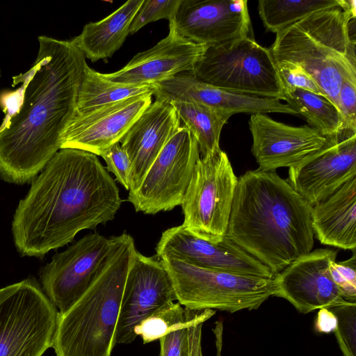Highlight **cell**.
Here are the masks:
<instances>
[{"instance_id":"1","label":"cell","mask_w":356,"mask_h":356,"mask_svg":"<svg viewBox=\"0 0 356 356\" xmlns=\"http://www.w3.org/2000/svg\"><path fill=\"white\" fill-rule=\"evenodd\" d=\"M38 40L34 65L13 77V86L22 83L17 106L6 110L0 127V179L17 184L32 181L60 149L88 65L72 40Z\"/></svg>"},{"instance_id":"2","label":"cell","mask_w":356,"mask_h":356,"mask_svg":"<svg viewBox=\"0 0 356 356\" xmlns=\"http://www.w3.org/2000/svg\"><path fill=\"white\" fill-rule=\"evenodd\" d=\"M122 200L97 155L59 149L33 181L12 222L17 250L42 257L72 242L83 229L113 220Z\"/></svg>"},{"instance_id":"3","label":"cell","mask_w":356,"mask_h":356,"mask_svg":"<svg viewBox=\"0 0 356 356\" xmlns=\"http://www.w3.org/2000/svg\"><path fill=\"white\" fill-rule=\"evenodd\" d=\"M312 206L275 171L238 178L225 236L274 275L314 246Z\"/></svg>"},{"instance_id":"4","label":"cell","mask_w":356,"mask_h":356,"mask_svg":"<svg viewBox=\"0 0 356 356\" xmlns=\"http://www.w3.org/2000/svg\"><path fill=\"white\" fill-rule=\"evenodd\" d=\"M114 237L113 249L82 296L58 316L52 348L56 356H111L124 286L136 248L126 232Z\"/></svg>"},{"instance_id":"5","label":"cell","mask_w":356,"mask_h":356,"mask_svg":"<svg viewBox=\"0 0 356 356\" xmlns=\"http://www.w3.org/2000/svg\"><path fill=\"white\" fill-rule=\"evenodd\" d=\"M353 19L341 7L315 12L276 33L268 48L275 63L302 67L337 108L343 83L356 80L355 39L350 32Z\"/></svg>"},{"instance_id":"6","label":"cell","mask_w":356,"mask_h":356,"mask_svg":"<svg viewBox=\"0 0 356 356\" xmlns=\"http://www.w3.org/2000/svg\"><path fill=\"white\" fill-rule=\"evenodd\" d=\"M158 259L170 277L177 300L191 310L257 309L276 293L274 278L204 268L168 257Z\"/></svg>"},{"instance_id":"7","label":"cell","mask_w":356,"mask_h":356,"mask_svg":"<svg viewBox=\"0 0 356 356\" xmlns=\"http://www.w3.org/2000/svg\"><path fill=\"white\" fill-rule=\"evenodd\" d=\"M189 73L221 89L284 100L277 65L269 49L250 36L207 47Z\"/></svg>"},{"instance_id":"8","label":"cell","mask_w":356,"mask_h":356,"mask_svg":"<svg viewBox=\"0 0 356 356\" xmlns=\"http://www.w3.org/2000/svg\"><path fill=\"white\" fill-rule=\"evenodd\" d=\"M58 311L35 280L0 289V356H42L52 347Z\"/></svg>"},{"instance_id":"9","label":"cell","mask_w":356,"mask_h":356,"mask_svg":"<svg viewBox=\"0 0 356 356\" xmlns=\"http://www.w3.org/2000/svg\"><path fill=\"white\" fill-rule=\"evenodd\" d=\"M237 181L224 151L201 156L181 204L183 227L203 240L220 241L227 232Z\"/></svg>"},{"instance_id":"10","label":"cell","mask_w":356,"mask_h":356,"mask_svg":"<svg viewBox=\"0 0 356 356\" xmlns=\"http://www.w3.org/2000/svg\"><path fill=\"white\" fill-rule=\"evenodd\" d=\"M200 154L197 142L184 125L170 138L127 201L137 212L156 214L181 204Z\"/></svg>"},{"instance_id":"11","label":"cell","mask_w":356,"mask_h":356,"mask_svg":"<svg viewBox=\"0 0 356 356\" xmlns=\"http://www.w3.org/2000/svg\"><path fill=\"white\" fill-rule=\"evenodd\" d=\"M113 243V236L108 238L97 232L89 233L55 254L41 268L42 290L59 313L67 311L90 286Z\"/></svg>"},{"instance_id":"12","label":"cell","mask_w":356,"mask_h":356,"mask_svg":"<svg viewBox=\"0 0 356 356\" xmlns=\"http://www.w3.org/2000/svg\"><path fill=\"white\" fill-rule=\"evenodd\" d=\"M356 177V134L327 138L319 150L289 168L286 181L311 206Z\"/></svg>"},{"instance_id":"13","label":"cell","mask_w":356,"mask_h":356,"mask_svg":"<svg viewBox=\"0 0 356 356\" xmlns=\"http://www.w3.org/2000/svg\"><path fill=\"white\" fill-rule=\"evenodd\" d=\"M177 300L170 277L156 256L136 250L129 269L116 327V343L129 344L136 338L134 329L144 318L165 304Z\"/></svg>"},{"instance_id":"14","label":"cell","mask_w":356,"mask_h":356,"mask_svg":"<svg viewBox=\"0 0 356 356\" xmlns=\"http://www.w3.org/2000/svg\"><path fill=\"white\" fill-rule=\"evenodd\" d=\"M337 251L319 248L301 256L275 275V296L288 300L299 312L348 305L333 281L330 265Z\"/></svg>"},{"instance_id":"15","label":"cell","mask_w":356,"mask_h":356,"mask_svg":"<svg viewBox=\"0 0 356 356\" xmlns=\"http://www.w3.org/2000/svg\"><path fill=\"white\" fill-rule=\"evenodd\" d=\"M155 250L157 259L168 257L198 267L243 275L275 276L226 236L218 242L207 241L192 234L182 225L163 232Z\"/></svg>"},{"instance_id":"16","label":"cell","mask_w":356,"mask_h":356,"mask_svg":"<svg viewBox=\"0 0 356 356\" xmlns=\"http://www.w3.org/2000/svg\"><path fill=\"white\" fill-rule=\"evenodd\" d=\"M172 20L180 35L207 47L252 33L246 0H182Z\"/></svg>"},{"instance_id":"17","label":"cell","mask_w":356,"mask_h":356,"mask_svg":"<svg viewBox=\"0 0 356 356\" xmlns=\"http://www.w3.org/2000/svg\"><path fill=\"white\" fill-rule=\"evenodd\" d=\"M153 93H145L76 113L64 132L60 149L71 148L100 156L120 143L132 124L151 104Z\"/></svg>"},{"instance_id":"18","label":"cell","mask_w":356,"mask_h":356,"mask_svg":"<svg viewBox=\"0 0 356 356\" xmlns=\"http://www.w3.org/2000/svg\"><path fill=\"white\" fill-rule=\"evenodd\" d=\"M249 129L251 152L258 169L263 171L296 165L322 148L327 140L309 125H288L263 113L251 115Z\"/></svg>"},{"instance_id":"19","label":"cell","mask_w":356,"mask_h":356,"mask_svg":"<svg viewBox=\"0 0 356 356\" xmlns=\"http://www.w3.org/2000/svg\"><path fill=\"white\" fill-rule=\"evenodd\" d=\"M207 48L180 35L170 20L165 38L135 55L120 70L103 75L117 83L155 86L178 74L191 72Z\"/></svg>"},{"instance_id":"20","label":"cell","mask_w":356,"mask_h":356,"mask_svg":"<svg viewBox=\"0 0 356 356\" xmlns=\"http://www.w3.org/2000/svg\"><path fill=\"white\" fill-rule=\"evenodd\" d=\"M155 100L193 101L218 111L226 119L234 114L281 113L298 115L287 104L276 98L238 93L203 83L189 72H183L155 85Z\"/></svg>"},{"instance_id":"21","label":"cell","mask_w":356,"mask_h":356,"mask_svg":"<svg viewBox=\"0 0 356 356\" xmlns=\"http://www.w3.org/2000/svg\"><path fill=\"white\" fill-rule=\"evenodd\" d=\"M180 127L175 108L168 102L157 100L132 124L120 142L131 163L129 192L139 187L155 159Z\"/></svg>"},{"instance_id":"22","label":"cell","mask_w":356,"mask_h":356,"mask_svg":"<svg viewBox=\"0 0 356 356\" xmlns=\"http://www.w3.org/2000/svg\"><path fill=\"white\" fill-rule=\"evenodd\" d=\"M312 227L321 243L356 249V177L324 200L312 206Z\"/></svg>"},{"instance_id":"23","label":"cell","mask_w":356,"mask_h":356,"mask_svg":"<svg viewBox=\"0 0 356 356\" xmlns=\"http://www.w3.org/2000/svg\"><path fill=\"white\" fill-rule=\"evenodd\" d=\"M143 0H129L103 19L86 24L72 41L92 62L111 58L129 34L132 20Z\"/></svg>"},{"instance_id":"24","label":"cell","mask_w":356,"mask_h":356,"mask_svg":"<svg viewBox=\"0 0 356 356\" xmlns=\"http://www.w3.org/2000/svg\"><path fill=\"white\" fill-rule=\"evenodd\" d=\"M155 86L131 85L111 81L103 73L86 67L76 104V113H86L134 96L154 93Z\"/></svg>"},{"instance_id":"25","label":"cell","mask_w":356,"mask_h":356,"mask_svg":"<svg viewBox=\"0 0 356 356\" xmlns=\"http://www.w3.org/2000/svg\"><path fill=\"white\" fill-rule=\"evenodd\" d=\"M168 103L196 139L202 156L220 149V136L227 119L213 108L195 102L176 100Z\"/></svg>"},{"instance_id":"26","label":"cell","mask_w":356,"mask_h":356,"mask_svg":"<svg viewBox=\"0 0 356 356\" xmlns=\"http://www.w3.org/2000/svg\"><path fill=\"white\" fill-rule=\"evenodd\" d=\"M284 94L287 104L305 117L309 126L321 135L330 138L341 132L342 116L334 104L324 96L300 88Z\"/></svg>"},{"instance_id":"27","label":"cell","mask_w":356,"mask_h":356,"mask_svg":"<svg viewBox=\"0 0 356 356\" xmlns=\"http://www.w3.org/2000/svg\"><path fill=\"white\" fill-rule=\"evenodd\" d=\"M345 0H259L257 9L268 31L277 33L306 16L322 10L341 7Z\"/></svg>"},{"instance_id":"28","label":"cell","mask_w":356,"mask_h":356,"mask_svg":"<svg viewBox=\"0 0 356 356\" xmlns=\"http://www.w3.org/2000/svg\"><path fill=\"white\" fill-rule=\"evenodd\" d=\"M189 312L178 302H170L137 325L134 334L141 337L144 344L159 340L175 325L186 321Z\"/></svg>"},{"instance_id":"29","label":"cell","mask_w":356,"mask_h":356,"mask_svg":"<svg viewBox=\"0 0 356 356\" xmlns=\"http://www.w3.org/2000/svg\"><path fill=\"white\" fill-rule=\"evenodd\" d=\"M336 316L334 334L344 356H356V302L330 309Z\"/></svg>"},{"instance_id":"30","label":"cell","mask_w":356,"mask_h":356,"mask_svg":"<svg viewBox=\"0 0 356 356\" xmlns=\"http://www.w3.org/2000/svg\"><path fill=\"white\" fill-rule=\"evenodd\" d=\"M181 1L182 0H143L132 20L129 34H134L145 25L159 19H173Z\"/></svg>"},{"instance_id":"31","label":"cell","mask_w":356,"mask_h":356,"mask_svg":"<svg viewBox=\"0 0 356 356\" xmlns=\"http://www.w3.org/2000/svg\"><path fill=\"white\" fill-rule=\"evenodd\" d=\"M331 277L337 286L341 296L347 301L356 302V254L347 260L333 261L330 265Z\"/></svg>"},{"instance_id":"32","label":"cell","mask_w":356,"mask_h":356,"mask_svg":"<svg viewBox=\"0 0 356 356\" xmlns=\"http://www.w3.org/2000/svg\"><path fill=\"white\" fill-rule=\"evenodd\" d=\"M197 310H191L188 319L161 337L159 356H189L188 327Z\"/></svg>"},{"instance_id":"33","label":"cell","mask_w":356,"mask_h":356,"mask_svg":"<svg viewBox=\"0 0 356 356\" xmlns=\"http://www.w3.org/2000/svg\"><path fill=\"white\" fill-rule=\"evenodd\" d=\"M276 65L284 92L300 88L325 97L313 78L300 66L287 62L278 63Z\"/></svg>"},{"instance_id":"34","label":"cell","mask_w":356,"mask_h":356,"mask_svg":"<svg viewBox=\"0 0 356 356\" xmlns=\"http://www.w3.org/2000/svg\"><path fill=\"white\" fill-rule=\"evenodd\" d=\"M106 163V169L112 172L115 180L118 181L125 189L129 190L131 185V167L129 158L125 150L116 143L100 154Z\"/></svg>"},{"instance_id":"35","label":"cell","mask_w":356,"mask_h":356,"mask_svg":"<svg viewBox=\"0 0 356 356\" xmlns=\"http://www.w3.org/2000/svg\"><path fill=\"white\" fill-rule=\"evenodd\" d=\"M338 108L343 119L341 133L356 134V80H346L338 95Z\"/></svg>"},{"instance_id":"36","label":"cell","mask_w":356,"mask_h":356,"mask_svg":"<svg viewBox=\"0 0 356 356\" xmlns=\"http://www.w3.org/2000/svg\"><path fill=\"white\" fill-rule=\"evenodd\" d=\"M213 309L198 310L188 327L189 356H202V329L203 323L215 314Z\"/></svg>"},{"instance_id":"37","label":"cell","mask_w":356,"mask_h":356,"mask_svg":"<svg viewBox=\"0 0 356 356\" xmlns=\"http://www.w3.org/2000/svg\"><path fill=\"white\" fill-rule=\"evenodd\" d=\"M337 323L335 314L327 308H321L318 312L314 329L318 333H330L334 332Z\"/></svg>"}]
</instances>
